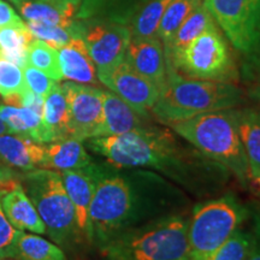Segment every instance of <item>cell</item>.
Here are the masks:
<instances>
[{
	"instance_id": "1f68e13d",
	"label": "cell",
	"mask_w": 260,
	"mask_h": 260,
	"mask_svg": "<svg viewBox=\"0 0 260 260\" xmlns=\"http://www.w3.org/2000/svg\"><path fill=\"white\" fill-rule=\"evenodd\" d=\"M27 27L32 34V37L39 40L46 42L51 47L59 50L65 46L74 38L71 29H67L59 25H51L41 22L29 21Z\"/></svg>"
},
{
	"instance_id": "f35d334b",
	"label": "cell",
	"mask_w": 260,
	"mask_h": 260,
	"mask_svg": "<svg viewBox=\"0 0 260 260\" xmlns=\"http://www.w3.org/2000/svg\"><path fill=\"white\" fill-rule=\"evenodd\" d=\"M53 2L58 3L61 6H65V8L73 9L75 11H79V8L82 3V0H53Z\"/></svg>"
},
{
	"instance_id": "44dd1931",
	"label": "cell",
	"mask_w": 260,
	"mask_h": 260,
	"mask_svg": "<svg viewBox=\"0 0 260 260\" xmlns=\"http://www.w3.org/2000/svg\"><path fill=\"white\" fill-rule=\"evenodd\" d=\"M77 139H64L45 146V158L42 169L50 170H74L92 164V158Z\"/></svg>"
},
{
	"instance_id": "8fae6325",
	"label": "cell",
	"mask_w": 260,
	"mask_h": 260,
	"mask_svg": "<svg viewBox=\"0 0 260 260\" xmlns=\"http://www.w3.org/2000/svg\"><path fill=\"white\" fill-rule=\"evenodd\" d=\"M70 115V138L80 141L99 136L103 124V89L73 81L61 84Z\"/></svg>"
},
{
	"instance_id": "2e32d148",
	"label": "cell",
	"mask_w": 260,
	"mask_h": 260,
	"mask_svg": "<svg viewBox=\"0 0 260 260\" xmlns=\"http://www.w3.org/2000/svg\"><path fill=\"white\" fill-rule=\"evenodd\" d=\"M57 51L63 79L82 84L99 83L95 65L86 44L80 37H74Z\"/></svg>"
},
{
	"instance_id": "ba28073f",
	"label": "cell",
	"mask_w": 260,
	"mask_h": 260,
	"mask_svg": "<svg viewBox=\"0 0 260 260\" xmlns=\"http://www.w3.org/2000/svg\"><path fill=\"white\" fill-rule=\"evenodd\" d=\"M168 70L216 82H233L237 79L232 51L216 24L178 51L168 61Z\"/></svg>"
},
{
	"instance_id": "b9f144b4",
	"label": "cell",
	"mask_w": 260,
	"mask_h": 260,
	"mask_svg": "<svg viewBox=\"0 0 260 260\" xmlns=\"http://www.w3.org/2000/svg\"><path fill=\"white\" fill-rule=\"evenodd\" d=\"M5 134H11V132H10L9 126L5 124V122L2 119V117H0V136Z\"/></svg>"
},
{
	"instance_id": "7c38bea8",
	"label": "cell",
	"mask_w": 260,
	"mask_h": 260,
	"mask_svg": "<svg viewBox=\"0 0 260 260\" xmlns=\"http://www.w3.org/2000/svg\"><path fill=\"white\" fill-rule=\"evenodd\" d=\"M96 74L99 82L136 111L148 117V111L154 106L160 93L151 81L135 71L125 60H122L111 69L98 71Z\"/></svg>"
},
{
	"instance_id": "74e56055",
	"label": "cell",
	"mask_w": 260,
	"mask_h": 260,
	"mask_svg": "<svg viewBox=\"0 0 260 260\" xmlns=\"http://www.w3.org/2000/svg\"><path fill=\"white\" fill-rule=\"evenodd\" d=\"M251 56V65H249V70L252 74H254L258 81H260V46L249 54Z\"/></svg>"
},
{
	"instance_id": "4316f807",
	"label": "cell",
	"mask_w": 260,
	"mask_h": 260,
	"mask_svg": "<svg viewBox=\"0 0 260 260\" xmlns=\"http://www.w3.org/2000/svg\"><path fill=\"white\" fill-rule=\"evenodd\" d=\"M174 0H149L129 22L132 39H158L164 12Z\"/></svg>"
},
{
	"instance_id": "8d00e7d4",
	"label": "cell",
	"mask_w": 260,
	"mask_h": 260,
	"mask_svg": "<svg viewBox=\"0 0 260 260\" xmlns=\"http://www.w3.org/2000/svg\"><path fill=\"white\" fill-rule=\"evenodd\" d=\"M24 23L21 17L16 14L15 10L8 3L0 0V28L6 25H16Z\"/></svg>"
},
{
	"instance_id": "7402d4cb",
	"label": "cell",
	"mask_w": 260,
	"mask_h": 260,
	"mask_svg": "<svg viewBox=\"0 0 260 260\" xmlns=\"http://www.w3.org/2000/svg\"><path fill=\"white\" fill-rule=\"evenodd\" d=\"M0 117L9 126L11 134L29 139L38 144H50L42 117L27 107L0 105Z\"/></svg>"
},
{
	"instance_id": "e575fe53",
	"label": "cell",
	"mask_w": 260,
	"mask_h": 260,
	"mask_svg": "<svg viewBox=\"0 0 260 260\" xmlns=\"http://www.w3.org/2000/svg\"><path fill=\"white\" fill-rule=\"evenodd\" d=\"M23 75L27 88L42 98H46L47 94L53 88L54 84L57 83V81L52 80L50 76L42 73L41 70H39L29 64H27L23 68Z\"/></svg>"
},
{
	"instance_id": "7a4b0ae2",
	"label": "cell",
	"mask_w": 260,
	"mask_h": 260,
	"mask_svg": "<svg viewBox=\"0 0 260 260\" xmlns=\"http://www.w3.org/2000/svg\"><path fill=\"white\" fill-rule=\"evenodd\" d=\"M241 102V89L232 82L187 79L168 70L167 84L151 112L161 124L170 126L201 113L233 109Z\"/></svg>"
},
{
	"instance_id": "484cf974",
	"label": "cell",
	"mask_w": 260,
	"mask_h": 260,
	"mask_svg": "<svg viewBox=\"0 0 260 260\" xmlns=\"http://www.w3.org/2000/svg\"><path fill=\"white\" fill-rule=\"evenodd\" d=\"M34 37L27 24L6 25L0 28V56L23 68L27 65V52L29 44Z\"/></svg>"
},
{
	"instance_id": "9c48e42d",
	"label": "cell",
	"mask_w": 260,
	"mask_h": 260,
	"mask_svg": "<svg viewBox=\"0 0 260 260\" xmlns=\"http://www.w3.org/2000/svg\"><path fill=\"white\" fill-rule=\"evenodd\" d=\"M228 40L251 54L260 46V0H203Z\"/></svg>"
},
{
	"instance_id": "4fadbf2b",
	"label": "cell",
	"mask_w": 260,
	"mask_h": 260,
	"mask_svg": "<svg viewBox=\"0 0 260 260\" xmlns=\"http://www.w3.org/2000/svg\"><path fill=\"white\" fill-rule=\"evenodd\" d=\"M98 168L99 165L92 162L84 168L64 170L60 174L65 190L73 203L80 237H86L87 240H88L89 206L95 190Z\"/></svg>"
},
{
	"instance_id": "8992f818",
	"label": "cell",
	"mask_w": 260,
	"mask_h": 260,
	"mask_svg": "<svg viewBox=\"0 0 260 260\" xmlns=\"http://www.w3.org/2000/svg\"><path fill=\"white\" fill-rule=\"evenodd\" d=\"M19 182L54 242L68 246L80 237L73 203L64 188L60 172L35 169L21 174Z\"/></svg>"
},
{
	"instance_id": "f6af8a7d",
	"label": "cell",
	"mask_w": 260,
	"mask_h": 260,
	"mask_svg": "<svg viewBox=\"0 0 260 260\" xmlns=\"http://www.w3.org/2000/svg\"><path fill=\"white\" fill-rule=\"evenodd\" d=\"M2 260H10V259H8V258H5V259H2Z\"/></svg>"
},
{
	"instance_id": "d590c367",
	"label": "cell",
	"mask_w": 260,
	"mask_h": 260,
	"mask_svg": "<svg viewBox=\"0 0 260 260\" xmlns=\"http://www.w3.org/2000/svg\"><path fill=\"white\" fill-rule=\"evenodd\" d=\"M21 174L15 171L14 169L0 162V189L10 190L21 183L19 182Z\"/></svg>"
},
{
	"instance_id": "ab89813d",
	"label": "cell",
	"mask_w": 260,
	"mask_h": 260,
	"mask_svg": "<svg viewBox=\"0 0 260 260\" xmlns=\"http://www.w3.org/2000/svg\"><path fill=\"white\" fill-rule=\"evenodd\" d=\"M249 95H251L255 102H258L260 104V81H258V82L252 87L251 90H249Z\"/></svg>"
},
{
	"instance_id": "f546056e",
	"label": "cell",
	"mask_w": 260,
	"mask_h": 260,
	"mask_svg": "<svg viewBox=\"0 0 260 260\" xmlns=\"http://www.w3.org/2000/svg\"><path fill=\"white\" fill-rule=\"evenodd\" d=\"M27 64L41 70L57 82L63 80V74L58 59V51L39 39H34L29 44Z\"/></svg>"
},
{
	"instance_id": "f1b7e54d",
	"label": "cell",
	"mask_w": 260,
	"mask_h": 260,
	"mask_svg": "<svg viewBox=\"0 0 260 260\" xmlns=\"http://www.w3.org/2000/svg\"><path fill=\"white\" fill-rule=\"evenodd\" d=\"M201 3L203 0H174L168 6L158 30V39L162 44V47L165 48L170 44L181 24Z\"/></svg>"
},
{
	"instance_id": "5b68a950",
	"label": "cell",
	"mask_w": 260,
	"mask_h": 260,
	"mask_svg": "<svg viewBox=\"0 0 260 260\" xmlns=\"http://www.w3.org/2000/svg\"><path fill=\"white\" fill-rule=\"evenodd\" d=\"M138 194L134 184L111 169L98 168V178L89 206L88 241L104 248L122 232L135 216Z\"/></svg>"
},
{
	"instance_id": "83f0119b",
	"label": "cell",
	"mask_w": 260,
	"mask_h": 260,
	"mask_svg": "<svg viewBox=\"0 0 260 260\" xmlns=\"http://www.w3.org/2000/svg\"><path fill=\"white\" fill-rule=\"evenodd\" d=\"M15 258L19 260H67L64 252L54 243L22 232L16 242Z\"/></svg>"
},
{
	"instance_id": "ffe728a7",
	"label": "cell",
	"mask_w": 260,
	"mask_h": 260,
	"mask_svg": "<svg viewBox=\"0 0 260 260\" xmlns=\"http://www.w3.org/2000/svg\"><path fill=\"white\" fill-rule=\"evenodd\" d=\"M149 0H82L76 19L98 18L128 25Z\"/></svg>"
},
{
	"instance_id": "ee69618b",
	"label": "cell",
	"mask_w": 260,
	"mask_h": 260,
	"mask_svg": "<svg viewBox=\"0 0 260 260\" xmlns=\"http://www.w3.org/2000/svg\"><path fill=\"white\" fill-rule=\"evenodd\" d=\"M2 259H5V258H3V256H2V255H0V260H2Z\"/></svg>"
},
{
	"instance_id": "60d3db41",
	"label": "cell",
	"mask_w": 260,
	"mask_h": 260,
	"mask_svg": "<svg viewBox=\"0 0 260 260\" xmlns=\"http://www.w3.org/2000/svg\"><path fill=\"white\" fill-rule=\"evenodd\" d=\"M247 260H260V242L256 240V243H255V247L254 249H253L252 254L249 255V258Z\"/></svg>"
},
{
	"instance_id": "6da1fadb",
	"label": "cell",
	"mask_w": 260,
	"mask_h": 260,
	"mask_svg": "<svg viewBox=\"0 0 260 260\" xmlns=\"http://www.w3.org/2000/svg\"><path fill=\"white\" fill-rule=\"evenodd\" d=\"M88 147L115 168H152L172 174L187 165V155L172 133L157 126L145 125L122 135L88 139Z\"/></svg>"
},
{
	"instance_id": "4dcf8cb0",
	"label": "cell",
	"mask_w": 260,
	"mask_h": 260,
	"mask_svg": "<svg viewBox=\"0 0 260 260\" xmlns=\"http://www.w3.org/2000/svg\"><path fill=\"white\" fill-rule=\"evenodd\" d=\"M255 243L254 236L239 229L205 260H247L252 254Z\"/></svg>"
},
{
	"instance_id": "3957f363",
	"label": "cell",
	"mask_w": 260,
	"mask_h": 260,
	"mask_svg": "<svg viewBox=\"0 0 260 260\" xmlns=\"http://www.w3.org/2000/svg\"><path fill=\"white\" fill-rule=\"evenodd\" d=\"M170 126L204 155L234 174L243 186L249 183L248 164L237 128V110L201 113Z\"/></svg>"
},
{
	"instance_id": "836d02e7",
	"label": "cell",
	"mask_w": 260,
	"mask_h": 260,
	"mask_svg": "<svg viewBox=\"0 0 260 260\" xmlns=\"http://www.w3.org/2000/svg\"><path fill=\"white\" fill-rule=\"evenodd\" d=\"M8 190L0 189V255L3 258H15L16 242H17L19 234L22 230L10 223L2 206V198Z\"/></svg>"
},
{
	"instance_id": "277c9868",
	"label": "cell",
	"mask_w": 260,
	"mask_h": 260,
	"mask_svg": "<svg viewBox=\"0 0 260 260\" xmlns=\"http://www.w3.org/2000/svg\"><path fill=\"white\" fill-rule=\"evenodd\" d=\"M188 219L169 216L129 228L103 248L109 260H188Z\"/></svg>"
},
{
	"instance_id": "603a6c76",
	"label": "cell",
	"mask_w": 260,
	"mask_h": 260,
	"mask_svg": "<svg viewBox=\"0 0 260 260\" xmlns=\"http://www.w3.org/2000/svg\"><path fill=\"white\" fill-rule=\"evenodd\" d=\"M42 122L51 142L70 138L69 105L63 87L58 82L45 98Z\"/></svg>"
},
{
	"instance_id": "7bdbcfd3",
	"label": "cell",
	"mask_w": 260,
	"mask_h": 260,
	"mask_svg": "<svg viewBox=\"0 0 260 260\" xmlns=\"http://www.w3.org/2000/svg\"><path fill=\"white\" fill-rule=\"evenodd\" d=\"M11 2H12V3H15V4L17 5L18 3H21V2H24V0H11Z\"/></svg>"
},
{
	"instance_id": "52a82bcc",
	"label": "cell",
	"mask_w": 260,
	"mask_h": 260,
	"mask_svg": "<svg viewBox=\"0 0 260 260\" xmlns=\"http://www.w3.org/2000/svg\"><path fill=\"white\" fill-rule=\"evenodd\" d=\"M247 211L233 195L194 207L188 219V260H205L243 223Z\"/></svg>"
},
{
	"instance_id": "e0dca14e",
	"label": "cell",
	"mask_w": 260,
	"mask_h": 260,
	"mask_svg": "<svg viewBox=\"0 0 260 260\" xmlns=\"http://www.w3.org/2000/svg\"><path fill=\"white\" fill-rule=\"evenodd\" d=\"M45 146L31 140L5 134L0 136V162L27 172L42 169Z\"/></svg>"
},
{
	"instance_id": "d6986e66",
	"label": "cell",
	"mask_w": 260,
	"mask_h": 260,
	"mask_svg": "<svg viewBox=\"0 0 260 260\" xmlns=\"http://www.w3.org/2000/svg\"><path fill=\"white\" fill-rule=\"evenodd\" d=\"M237 128L248 164L249 182L260 189V112L237 110Z\"/></svg>"
},
{
	"instance_id": "30bf717a",
	"label": "cell",
	"mask_w": 260,
	"mask_h": 260,
	"mask_svg": "<svg viewBox=\"0 0 260 260\" xmlns=\"http://www.w3.org/2000/svg\"><path fill=\"white\" fill-rule=\"evenodd\" d=\"M71 31L74 37H80L84 41L96 73L111 69L124 60L132 40L128 25L98 18L75 21Z\"/></svg>"
},
{
	"instance_id": "cb8c5ba5",
	"label": "cell",
	"mask_w": 260,
	"mask_h": 260,
	"mask_svg": "<svg viewBox=\"0 0 260 260\" xmlns=\"http://www.w3.org/2000/svg\"><path fill=\"white\" fill-rule=\"evenodd\" d=\"M22 17L27 21L41 22L51 25L71 29L77 11L65 8L53 0H24L17 4Z\"/></svg>"
},
{
	"instance_id": "d4e9b609",
	"label": "cell",
	"mask_w": 260,
	"mask_h": 260,
	"mask_svg": "<svg viewBox=\"0 0 260 260\" xmlns=\"http://www.w3.org/2000/svg\"><path fill=\"white\" fill-rule=\"evenodd\" d=\"M214 23L212 16L209 12L203 3L194 10L191 14L186 18V21L181 24L176 34L174 35L170 44L164 48L167 63L171 59L178 51H181L186 45L189 44L191 40L199 37L201 32L209 29Z\"/></svg>"
},
{
	"instance_id": "ac0fdd59",
	"label": "cell",
	"mask_w": 260,
	"mask_h": 260,
	"mask_svg": "<svg viewBox=\"0 0 260 260\" xmlns=\"http://www.w3.org/2000/svg\"><path fill=\"white\" fill-rule=\"evenodd\" d=\"M2 206L10 223L16 229L35 234L46 233V226L21 183L3 195Z\"/></svg>"
},
{
	"instance_id": "5bb4252c",
	"label": "cell",
	"mask_w": 260,
	"mask_h": 260,
	"mask_svg": "<svg viewBox=\"0 0 260 260\" xmlns=\"http://www.w3.org/2000/svg\"><path fill=\"white\" fill-rule=\"evenodd\" d=\"M124 60L140 75L151 81L159 92L168 80V63L159 39H132Z\"/></svg>"
},
{
	"instance_id": "d6a6232c",
	"label": "cell",
	"mask_w": 260,
	"mask_h": 260,
	"mask_svg": "<svg viewBox=\"0 0 260 260\" xmlns=\"http://www.w3.org/2000/svg\"><path fill=\"white\" fill-rule=\"evenodd\" d=\"M27 89L23 69L0 56V94L3 96L9 94L21 93Z\"/></svg>"
},
{
	"instance_id": "9a60e30c",
	"label": "cell",
	"mask_w": 260,
	"mask_h": 260,
	"mask_svg": "<svg viewBox=\"0 0 260 260\" xmlns=\"http://www.w3.org/2000/svg\"><path fill=\"white\" fill-rule=\"evenodd\" d=\"M146 118L148 117L136 111L111 90H103V124L99 136L122 135L133 132L145 126Z\"/></svg>"
}]
</instances>
